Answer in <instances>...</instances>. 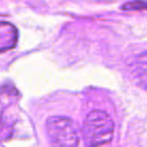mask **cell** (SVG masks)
<instances>
[{
	"label": "cell",
	"mask_w": 147,
	"mask_h": 147,
	"mask_svg": "<svg viewBox=\"0 0 147 147\" xmlns=\"http://www.w3.org/2000/svg\"><path fill=\"white\" fill-rule=\"evenodd\" d=\"M114 122L102 110L91 111L83 124V138L87 147H100L111 141L114 137Z\"/></svg>",
	"instance_id": "6da1fadb"
},
{
	"label": "cell",
	"mask_w": 147,
	"mask_h": 147,
	"mask_svg": "<svg viewBox=\"0 0 147 147\" xmlns=\"http://www.w3.org/2000/svg\"><path fill=\"white\" fill-rule=\"evenodd\" d=\"M46 132L51 147H78V134L68 117L51 116L46 121Z\"/></svg>",
	"instance_id": "7a4b0ae2"
},
{
	"label": "cell",
	"mask_w": 147,
	"mask_h": 147,
	"mask_svg": "<svg viewBox=\"0 0 147 147\" xmlns=\"http://www.w3.org/2000/svg\"><path fill=\"white\" fill-rule=\"evenodd\" d=\"M133 74L142 87H147V51L138 54L133 60Z\"/></svg>",
	"instance_id": "3957f363"
},
{
	"label": "cell",
	"mask_w": 147,
	"mask_h": 147,
	"mask_svg": "<svg viewBox=\"0 0 147 147\" xmlns=\"http://www.w3.org/2000/svg\"><path fill=\"white\" fill-rule=\"evenodd\" d=\"M123 10H147V1L146 0H133L126 2L122 6Z\"/></svg>",
	"instance_id": "277c9868"
}]
</instances>
